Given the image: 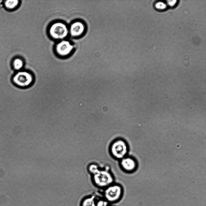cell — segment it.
<instances>
[{
  "instance_id": "cell-12",
  "label": "cell",
  "mask_w": 206,
  "mask_h": 206,
  "mask_svg": "<svg viewBox=\"0 0 206 206\" xmlns=\"http://www.w3.org/2000/svg\"><path fill=\"white\" fill-rule=\"evenodd\" d=\"M96 206H109L110 204L103 197H97L95 201Z\"/></svg>"
},
{
  "instance_id": "cell-2",
  "label": "cell",
  "mask_w": 206,
  "mask_h": 206,
  "mask_svg": "<svg viewBox=\"0 0 206 206\" xmlns=\"http://www.w3.org/2000/svg\"><path fill=\"white\" fill-rule=\"evenodd\" d=\"M124 194V189L120 184L115 182L102 190V197L110 204L119 202Z\"/></svg>"
},
{
  "instance_id": "cell-1",
  "label": "cell",
  "mask_w": 206,
  "mask_h": 206,
  "mask_svg": "<svg viewBox=\"0 0 206 206\" xmlns=\"http://www.w3.org/2000/svg\"><path fill=\"white\" fill-rule=\"evenodd\" d=\"M91 176L93 184L102 190L115 182L113 174L107 168H100L97 173Z\"/></svg>"
},
{
  "instance_id": "cell-13",
  "label": "cell",
  "mask_w": 206,
  "mask_h": 206,
  "mask_svg": "<svg viewBox=\"0 0 206 206\" xmlns=\"http://www.w3.org/2000/svg\"><path fill=\"white\" fill-rule=\"evenodd\" d=\"M18 3L17 0H7L5 2V5L8 8L12 9L16 7Z\"/></svg>"
},
{
  "instance_id": "cell-15",
  "label": "cell",
  "mask_w": 206,
  "mask_h": 206,
  "mask_svg": "<svg viewBox=\"0 0 206 206\" xmlns=\"http://www.w3.org/2000/svg\"><path fill=\"white\" fill-rule=\"evenodd\" d=\"M167 2L168 4L170 6H173L176 3V0H168L167 1Z\"/></svg>"
},
{
  "instance_id": "cell-7",
  "label": "cell",
  "mask_w": 206,
  "mask_h": 206,
  "mask_svg": "<svg viewBox=\"0 0 206 206\" xmlns=\"http://www.w3.org/2000/svg\"><path fill=\"white\" fill-rule=\"evenodd\" d=\"M73 49V46L69 42L66 40H63L59 43L56 47L57 52L63 56L68 55Z\"/></svg>"
},
{
  "instance_id": "cell-5",
  "label": "cell",
  "mask_w": 206,
  "mask_h": 206,
  "mask_svg": "<svg viewBox=\"0 0 206 206\" xmlns=\"http://www.w3.org/2000/svg\"><path fill=\"white\" fill-rule=\"evenodd\" d=\"M66 26L61 22H56L52 25L49 29V33L53 38L62 39L65 38L68 34Z\"/></svg>"
},
{
  "instance_id": "cell-8",
  "label": "cell",
  "mask_w": 206,
  "mask_h": 206,
  "mask_svg": "<svg viewBox=\"0 0 206 206\" xmlns=\"http://www.w3.org/2000/svg\"><path fill=\"white\" fill-rule=\"evenodd\" d=\"M85 27L84 24L82 22L76 21L71 25L70 33L72 36H79L84 33L85 30Z\"/></svg>"
},
{
  "instance_id": "cell-11",
  "label": "cell",
  "mask_w": 206,
  "mask_h": 206,
  "mask_svg": "<svg viewBox=\"0 0 206 206\" xmlns=\"http://www.w3.org/2000/svg\"><path fill=\"white\" fill-rule=\"evenodd\" d=\"M13 66L14 69L18 71L23 70L24 63L21 59H17L13 61Z\"/></svg>"
},
{
  "instance_id": "cell-3",
  "label": "cell",
  "mask_w": 206,
  "mask_h": 206,
  "mask_svg": "<svg viewBox=\"0 0 206 206\" xmlns=\"http://www.w3.org/2000/svg\"><path fill=\"white\" fill-rule=\"evenodd\" d=\"M129 147L128 143L121 138H116L110 143L109 151L111 156L119 161L128 155Z\"/></svg>"
},
{
  "instance_id": "cell-14",
  "label": "cell",
  "mask_w": 206,
  "mask_h": 206,
  "mask_svg": "<svg viewBox=\"0 0 206 206\" xmlns=\"http://www.w3.org/2000/svg\"><path fill=\"white\" fill-rule=\"evenodd\" d=\"M157 8L160 9H163L166 8V5L163 2H159L157 3L155 5Z\"/></svg>"
},
{
  "instance_id": "cell-4",
  "label": "cell",
  "mask_w": 206,
  "mask_h": 206,
  "mask_svg": "<svg viewBox=\"0 0 206 206\" xmlns=\"http://www.w3.org/2000/svg\"><path fill=\"white\" fill-rule=\"evenodd\" d=\"M12 82L17 87L25 89L32 86L35 81L34 76L30 71L26 69L17 71L13 75Z\"/></svg>"
},
{
  "instance_id": "cell-16",
  "label": "cell",
  "mask_w": 206,
  "mask_h": 206,
  "mask_svg": "<svg viewBox=\"0 0 206 206\" xmlns=\"http://www.w3.org/2000/svg\"><path fill=\"white\" fill-rule=\"evenodd\" d=\"M109 206H113V205H109Z\"/></svg>"
},
{
  "instance_id": "cell-6",
  "label": "cell",
  "mask_w": 206,
  "mask_h": 206,
  "mask_svg": "<svg viewBox=\"0 0 206 206\" xmlns=\"http://www.w3.org/2000/svg\"><path fill=\"white\" fill-rule=\"evenodd\" d=\"M119 165L124 172L131 173L135 171L138 166L137 162L132 157L127 155L119 160Z\"/></svg>"
},
{
  "instance_id": "cell-10",
  "label": "cell",
  "mask_w": 206,
  "mask_h": 206,
  "mask_svg": "<svg viewBox=\"0 0 206 206\" xmlns=\"http://www.w3.org/2000/svg\"><path fill=\"white\" fill-rule=\"evenodd\" d=\"M100 168L97 164L92 163L88 166L87 170L89 174L92 176L97 173Z\"/></svg>"
},
{
  "instance_id": "cell-9",
  "label": "cell",
  "mask_w": 206,
  "mask_h": 206,
  "mask_svg": "<svg viewBox=\"0 0 206 206\" xmlns=\"http://www.w3.org/2000/svg\"><path fill=\"white\" fill-rule=\"evenodd\" d=\"M97 197L94 194L85 197L81 201L80 206H96L95 201Z\"/></svg>"
}]
</instances>
